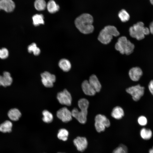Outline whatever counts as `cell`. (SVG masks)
Segmentation results:
<instances>
[{"instance_id":"6da1fadb","label":"cell","mask_w":153,"mask_h":153,"mask_svg":"<svg viewBox=\"0 0 153 153\" xmlns=\"http://www.w3.org/2000/svg\"><path fill=\"white\" fill-rule=\"evenodd\" d=\"M93 18L88 13H83L77 17L75 20V24L77 28L81 33L88 34L94 31L93 25Z\"/></svg>"},{"instance_id":"7a4b0ae2","label":"cell","mask_w":153,"mask_h":153,"mask_svg":"<svg viewBox=\"0 0 153 153\" xmlns=\"http://www.w3.org/2000/svg\"><path fill=\"white\" fill-rule=\"evenodd\" d=\"M120 33L114 26H107L100 31L98 37V40L104 44L109 43L112 39L113 37H117Z\"/></svg>"},{"instance_id":"3957f363","label":"cell","mask_w":153,"mask_h":153,"mask_svg":"<svg viewBox=\"0 0 153 153\" xmlns=\"http://www.w3.org/2000/svg\"><path fill=\"white\" fill-rule=\"evenodd\" d=\"M129 31L131 37L138 40L144 39L145 35H148L150 33L149 29L145 27L144 24L141 22H138L130 27Z\"/></svg>"},{"instance_id":"277c9868","label":"cell","mask_w":153,"mask_h":153,"mask_svg":"<svg viewBox=\"0 0 153 153\" xmlns=\"http://www.w3.org/2000/svg\"><path fill=\"white\" fill-rule=\"evenodd\" d=\"M115 47L121 54L129 55L133 52L135 46L126 37L122 36L118 39Z\"/></svg>"},{"instance_id":"5b68a950","label":"cell","mask_w":153,"mask_h":153,"mask_svg":"<svg viewBox=\"0 0 153 153\" xmlns=\"http://www.w3.org/2000/svg\"><path fill=\"white\" fill-rule=\"evenodd\" d=\"M95 126L97 132L104 131L106 127H108L110 125L109 120L104 115H97L95 117Z\"/></svg>"},{"instance_id":"8992f818","label":"cell","mask_w":153,"mask_h":153,"mask_svg":"<svg viewBox=\"0 0 153 153\" xmlns=\"http://www.w3.org/2000/svg\"><path fill=\"white\" fill-rule=\"evenodd\" d=\"M126 92L130 94L133 99L135 101L139 100L143 95L144 88L140 84L132 86L126 90Z\"/></svg>"},{"instance_id":"52a82bcc","label":"cell","mask_w":153,"mask_h":153,"mask_svg":"<svg viewBox=\"0 0 153 153\" xmlns=\"http://www.w3.org/2000/svg\"><path fill=\"white\" fill-rule=\"evenodd\" d=\"M79 111L76 108H74L71 111L72 117L75 118L80 123L85 124L87 120L88 109L81 108Z\"/></svg>"},{"instance_id":"ba28073f","label":"cell","mask_w":153,"mask_h":153,"mask_svg":"<svg viewBox=\"0 0 153 153\" xmlns=\"http://www.w3.org/2000/svg\"><path fill=\"white\" fill-rule=\"evenodd\" d=\"M57 97L58 101L61 104L69 106L71 104V95L66 89L59 92L57 94Z\"/></svg>"},{"instance_id":"9c48e42d","label":"cell","mask_w":153,"mask_h":153,"mask_svg":"<svg viewBox=\"0 0 153 153\" xmlns=\"http://www.w3.org/2000/svg\"><path fill=\"white\" fill-rule=\"evenodd\" d=\"M41 81L44 86L51 88L53 86V83L56 80L55 76L48 71H45L41 74Z\"/></svg>"},{"instance_id":"30bf717a","label":"cell","mask_w":153,"mask_h":153,"mask_svg":"<svg viewBox=\"0 0 153 153\" xmlns=\"http://www.w3.org/2000/svg\"><path fill=\"white\" fill-rule=\"evenodd\" d=\"M57 117L64 122H68L72 119L71 112L67 107H63L57 112Z\"/></svg>"},{"instance_id":"8fae6325","label":"cell","mask_w":153,"mask_h":153,"mask_svg":"<svg viewBox=\"0 0 153 153\" xmlns=\"http://www.w3.org/2000/svg\"><path fill=\"white\" fill-rule=\"evenodd\" d=\"M73 142L77 150L81 152L86 149L88 145L87 140L84 137H78L73 140Z\"/></svg>"},{"instance_id":"7c38bea8","label":"cell","mask_w":153,"mask_h":153,"mask_svg":"<svg viewBox=\"0 0 153 153\" xmlns=\"http://www.w3.org/2000/svg\"><path fill=\"white\" fill-rule=\"evenodd\" d=\"M1 9L7 12L13 11L15 7L14 3L12 0H0Z\"/></svg>"},{"instance_id":"4fadbf2b","label":"cell","mask_w":153,"mask_h":153,"mask_svg":"<svg viewBox=\"0 0 153 153\" xmlns=\"http://www.w3.org/2000/svg\"><path fill=\"white\" fill-rule=\"evenodd\" d=\"M141 69L138 67H133L129 71V75L131 79L134 81H138L143 75Z\"/></svg>"},{"instance_id":"5bb4252c","label":"cell","mask_w":153,"mask_h":153,"mask_svg":"<svg viewBox=\"0 0 153 153\" xmlns=\"http://www.w3.org/2000/svg\"><path fill=\"white\" fill-rule=\"evenodd\" d=\"M81 86L82 90L86 95L92 96L95 94L96 92L88 80H84L82 82Z\"/></svg>"},{"instance_id":"9a60e30c","label":"cell","mask_w":153,"mask_h":153,"mask_svg":"<svg viewBox=\"0 0 153 153\" xmlns=\"http://www.w3.org/2000/svg\"><path fill=\"white\" fill-rule=\"evenodd\" d=\"M88 81L96 92H99L100 91L101 88V85L95 75H91L89 78Z\"/></svg>"},{"instance_id":"2e32d148","label":"cell","mask_w":153,"mask_h":153,"mask_svg":"<svg viewBox=\"0 0 153 153\" xmlns=\"http://www.w3.org/2000/svg\"><path fill=\"white\" fill-rule=\"evenodd\" d=\"M8 116L10 120L13 121L18 120L21 116V113L18 109L13 108L8 111Z\"/></svg>"},{"instance_id":"e0dca14e","label":"cell","mask_w":153,"mask_h":153,"mask_svg":"<svg viewBox=\"0 0 153 153\" xmlns=\"http://www.w3.org/2000/svg\"><path fill=\"white\" fill-rule=\"evenodd\" d=\"M46 8L49 13L53 14L59 10L60 7L54 0H50L46 4Z\"/></svg>"},{"instance_id":"ac0fdd59","label":"cell","mask_w":153,"mask_h":153,"mask_svg":"<svg viewBox=\"0 0 153 153\" xmlns=\"http://www.w3.org/2000/svg\"><path fill=\"white\" fill-rule=\"evenodd\" d=\"M12 78L10 73L7 71H5L2 76V86L6 87L10 85L12 82Z\"/></svg>"},{"instance_id":"d6986e66","label":"cell","mask_w":153,"mask_h":153,"mask_svg":"<svg viewBox=\"0 0 153 153\" xmlns=\"http://www.w3.org/2000/svg\"><path fill=\"white\" fill-rule=\"evenodd\" d=\"M124 115V112L123 109L119 106H116L114 107L111 113L112 116L117 119H120Z\"/></svg>"},{"instance_id":"ffe728a7","label":"cell","mask_w":153,"mask_h":153,"mask_svg":"<svg viewBox=\"0 0 153 153\" xmlns=\"http://www.w3.org/2000/svg\"><path fill=\"white\" fill-rule=\"evenodd\" d=\"M58 65L61 69L65 72L68 71L71 68V64L70 61L65 58L62 59L60 60L59 62Z\"/></svg>"},{"instance_id":"44dd1931","label":"cell","mask_w":153,"mask_h":153,"mask_svg":"<svg viewBox=\"0 0 153 153\" xmlns=\"http://www.w3.org/2000/svg\"><path fill=\"white\" fill-rule=\"evenodd\" d=\"M12 123L9 120H6L0 125V131L2 133L10 132L12 130Z\"/></svg>"},{"instance_id":"7402d4cb","label":"cell","mask_w":153,"mask_h":153,"mask_svg":"<svg viewBox=\"0 0 153 153\" xmlns=\"http://www.w3.org/2000/svg\"><path fill=\"white\" fill-rule=\"evenodd\" d=\"M33 24L35 26H37L41 24H44V17L42 14H36L32 17Z\"/></svg>"},{"instance_id":"603a6c76","label":"cell","mask_w":153,"mask_h":153,"mask_svg":"<svg viewBox=\"0 0 153 153\" xmlns=\"http://www.w3.org/2000/svg\"><path fill=\"white\" fill-rule=\"evenodd\" d=\"M140 134L143 139L144 140H148L152 137V132L150 129L143 128L140 131Z\"/></svg>"},{"instance_id":"cb8c5ba5","label":"cell","mask_w":153,"mask_h":153,"mask_svg":"<svg viewBox=\"0 0 153 153\" xmlns=\"http://www.w3.org/2000/svg\"><path fill=\"white\" fill-rule=\"evenodd\" d=\"M46 4L45 0H35L34 3V6L37 10L42 11L46 8Z\"/></svg>"},{"instance_id":"d4e9b609","label":"cell","mask_w":153,"mask_h":153,"mask_svg":"<svg viewBox=\"0 0 153 153\" xmlns=\"http://www.w3.org/2000/svg\"><path fill=\"white\" fill-rule=\"evenodd\" d=\"M43 117L42 120L43 122L46 123L51 122L53 120V116L52 114L47 110H44L42 112Z\"/></svg>"},{"instance_id":"484cf974","label":"cell","mask_w":153,"mask_h":153,"mask_svg":"<svg viewBox=\"0 0 153 153\" xmlns=\"http://www.w3.org/2000/svg\"><path fill=\"white\" fill-rule=\"evenodd\" d=\"M27 50L29 53L33 52L34 55L36 56L39 55L41 52L40 48L35 43H33L28 46Z\"/></svg>"},{"instance_id":"4316f807","label":"cell","mask_w":153,"mask_h":153,"mask_svg":"<svg viewBox=\"0 0 153 153\" xmlns=\"http://www.w3.org/2000/svg\"><path fill=\"white\" fill-rule=\"evenodd\" d=\"M69 132L68 131L64 128L60 129L57 134V137L60 140L64 141H67L68 139Z\"/></svg>"},{"instance_id":"83f0119b","label":"cell","mask_w":153,"mask_h":153,"mask_svg":"<svg viewBox=\"0 0 153 153\" xmlns=\"http://www.w3.org/2000/svg\"><path fill=\"white\" fill-rule=\"evenodd\" d=\"M118 16L122 22L128 21L130 18V16L128 12L125 9H122L119 12Z\"/></svg>"},{"instance_id":"f1b7e54d","label":"cell","mask_w":153,"mask_h":153,"mask_svg":"<svg viewBox=\"0 0 153 153\" xmlns=\"http://www.w3.org/2000/svg\"><path fill=\"white\" fill-rule=\"evenodd\" d=\"M9 52L7 48H0V58L5 59L7 58L8 56Z\"/></svg>"},{"instance_id":"f546056e","label":"cell","mask_w":153,"mask_h":153,"mask_svg":"<svg viewBox=\"0 0 153 153\" xmlns=\"http://www.w3.org/2000/svg\"><path fill=\"white\" fill-rule=\"evenodd\" d=\"M127 148L122 145L115 148L112 153H127Z\"/></svg>"},{"instance_id":"4dcf8cb0","label":"cell","mask_w":153,"mask_h":153,"mask_svg":"<svg viewBox=\"0 0 153 153\" xmlns=\"http://www.w3.org/2000/svg\"><path fill=\"white\" fill-rule=\"evenodd\" d=\"M138 122L140 125L144 126L147 124V120L145 116H139L138 118Z\"/></svg>"},{"instance_id":"1f68e13d","label":"cell","mask_w":153,"mask_h":153,"mask_svg":"<svg viewBox=\"0 0 153 153\" xmlns=\"http://www.w3.org/2000/svg\"><path fill=\"white\" fill-rule=\"evenodd\" d=\"M148 88L150 92L153 95V80L150 81L148 84Z\"/></svg>"},{"instance_id":"d6a6232c","label":"cell","mask_w":153,"mask_h":153,"mask_svg":"<svg viewBox=\"0 0 153 153\" xmlns=\"http://www.w3.org/2000/svg\"><path fill=\"white\" fill-rule=\"evenodd\" d=\"M149 30L150 33L153 34V20L152 22L149 25Z\"/></svg>"},{"instance_id":"836d02e7","label":"cell","mask_w":153,"mask_h":153,"mask_svg":"<svg viewBox=\"0 0 153 153\" xmlns=\"http://www.w3.org/2000/svg\"><path fill=\"white\" fill-rule=\"evenodd\" d=\"M2 84V76L0 75V86Z\"/></svg>"},{"instance_id":"e575fe53","label":"cell","mask_w":153,"mask_h":153,"mask_svg":"<svg viewBox=\"0 0 153 153\" xmlns=\"http://www.w3.org/2000/svg\"><path fill=\"white\" fill-rule=\"evenodd\" d=\"M149 153H153V149L152 148L150 149L149 150Z\"/></svg>"},{"instance_id":"d590c367","label":"cell","mask_w":153,"mask_h":153,"mask_svg":"<svg viewBox=\"0 0 153 153\" xmlns=\"http://www.w3.org/2000/svg\"><path fill=\"white\" fill-rule=\"evenodd\" d=\"M150 1L151 4L153 5V0H150Z\"/></svg>"},{"instance_id":"8d00e7d4","label":"cell","mask_w":153,"mask_h":153,"mask_svg":"<svg viewBox=\"0 0 153 153\" xmlns=\"http://www.w3.org/2000/svg\"><path fill=\"white\" fill-rule=\"evenodd\" d=\"M1 10V5H0V10Z\"/></svg>"},{"instance_id":"74e56055","label":"cell","mask_w":153,"mask_h":153,"mask_svg":"<svg viewBox=\"0 0 153 153\" xmlns=\"http://www.w3.org/2000/svg\"><path fill=\"white\" fill-rule=\"evenodd\" d=\"M58 153H61V152H58Z\"/></svg>"},{"instance_id":"f35d334b","label":"cell","mask_w":153,"mask_h":153,"mask_svg":"<svg viewBox=\"0 0 153 153\" xmlns=\"http://www.w3.org/2000/svg\"><path fill=\"white\" fill-rule=\"evenodd\" d=\"M152 149H153V148H152Z\"/></svg>"}]
</instances>
